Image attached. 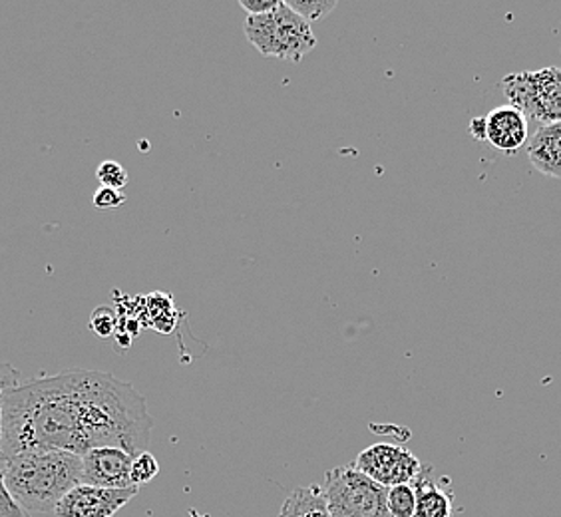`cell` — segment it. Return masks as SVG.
<instances>
[{
	"label": "cell",
	"mask_w": 561,
	"mask_h": 517,
	"mask_svg": "<svg viewBox=\"0 0 561 517\" xmlns=\"http://www.w3.org/2000/svg\"><path fill=\"white\" fill-rule=\"evenodd\" d=\"M287 7L291 9L302 21L317 22L329 16L336 9V0H285Z\"/></svg>",
	"instance_id": "cell-16"
},
{
	"label": "cell",
	"mask_w": 561,
	"mask_h": 517,
	"mask_svg": "<svg viewBox=\"0 0 561 517\" xmlns=\"http://www.w3.org/2000/svg\"><path fill=\"white\" fill-rule=\"evenodd\" d=\"M140 487L106 490L80 484L70 490L55 507L56 517H114L122 507L130 504Z\"/></svg>",
	"instance_id": "cell-6"
},
{
	"label": "cell",
	"mask_w": 561,
	"mask_h": 517,
	"mask_svg": "<svg viewBox=\"0 0 561 517\" xmlns=\"http://www.w3.org/2000/svg\"><path fill=\"white\" fill-rule=\"evenodd\" d=\"M528 158L538 172L561 180V124H543L531 136Z\"/></svg>",
	"instance_id": "cell-9"
},
{
	"label": "cell",
	"mask_w": 561,
	"mask_h": 517,
	"mask_svg": "<svg viewBox=\"0 0 561 517\" xmlns=\"http://www.w3.org/2000/svg\"><path fill=\"white\" fill-rule=\"evenodd\" d=\"M280 0H239V7L248 12V16H261L275 11Z\"/></svg>",
	"instance_id": "cell-21"
},
{
	"label": "cell",
	"mask_w": 561,
	"mask_h": 517,
	"mask_svg": "<svg viewBox=\"0 0 561 517\" xmlns=\"http://www.w3.org/2000/svg\"><path fill=\"white\" fill-rule=\"evenodd\" d=\"M353 466L387 490L394 485L411 484L424 470V463L409 448L387 443L365 448L356 456Z\"/></svg>",
	"instance_id": "cell-5"
},
{
	"label": "cell",
	"mask_w": 561,
	"mask_h": 517,
	"mask_svg": "<svg viewBox=\"0 0 561 517\" xmlns=\"http://www.w3.org/2000/svg\"><path fill=\"white\" fill-rule=\"evenodd\" d=\"M387 506L390 517H414L416 514V494L412 484H400L389 487Z\"/></svg>",
	"instance_id": "cell-15"
},
{
	"label": "cell",
	"mask_w": 561,
	"mask_h": 517,
	"mask_svg": "<svg viewBox=\"0 0 561 517\" xmlns=\"http://www.w3.org/2000/svg\"><path fill=\"white\" fill-rule=\"evenodd\" d=\"M431 472V468H424L421 475L411 482L416 494L414 517H453V496L432 480Z\"/></svg>",
	"instance_id": "cell-11"
},
{
	"label": "cell",
	"mask_w": 561,
	"mask_h": 517,
	"mask_svg": "<svg viewBox=\"0 0 561 517\" xmlns=\"http://www.w3.org/2000/svg\"><path fill=\"white\" fill-rule=\"evenodd\" d=\"M92 204L100 211H110V209H118L122 205L126 204V195L122 194V189H112V187H102L98 189Z\"/></svg>",
	"instance_id": "cell-20"
},
{
	"label": "cell",
	"mask_w": 561,
	"mask_h": 517,
	"mask_svg": "<svg viewBox=\"0 0 561 517\" xmlns=\"http://www.w3.org/2000/svg\"><path fill=\"white\" fill-rule=\"evenodd\" d=\"M502 90L510 108L518 110L526 118L536 119V87L534 72H518L502 80Z\"/></svg>",
	"instance_id": "cell-12"
},
{
	"label": "cell",
	"mask_w": 561,
	"mask_h": 517,
	"mask_svg": "<svg viewBox=\"0 0 561 517\" xmlns=\"http://www.w3.org/2000/svg\"><path fill=\"white\" fill-rule=\"evenodd\" d=\"M321 492L331 517H390L389 490L358 472L355 466L329 470Z\"/></svg>",
	"instance_id": "cell-4"
},
{
	"label": "cell",
	"mask_w": 561,
	"mask_h": 517,
	"mask_svg": "<svg viewBox=\"0 0 561 517\" xmlns=\"http://www.w3.org/2000/svg\"><path fill=\"white\" fill-rule=\"evenodd\" d=\"M131 462L134 456L122 448H94L82 456V484L106 490L134 487L130 475Z\"/></svg>",
	"instance_id": "cell-7"
},
{
	"label": "cell",
	"mask_w": 561,
	"mask_h": 517,
	"mask_svg": "<svg viewBox=\"0 0 561 517\" xmlns=\"http://www.w3.org/2000/svg\"><path fill=\"white\" fill-rule=\"evenodd\" d=\"M470 134L478 141H486V116H480L470 122Z\"/></svg>",
	"instance_id": "cell-22"
},
{
	"label": "cell",
	"mask_w": 561,
	"mask_h": 517,
	"mask_svg": "<svg viewBox=\"0 0 561 517\" xmlns=\"http://www.w3.org/2000/svg\"><path fill=\"white\" fill-rule=\"evenodd\" d=\"M245 36L260 55L291 62H299L317 46L311 24L297 16L285 0H280L275 11L248 16Z\"/></svg>",
	"instance_id": "cell-3"
},
{
	"label": "cell",
	"mask_w": 561,
	"mask_h": 517,
	"mask_svg": "<svg viewBox=\"0 0 561 517\" xmlns=\"http://www.w3.org/2000/svg\"><path fill=\"white\" fill-rule=\"evenodd\" d=\"M0 475L16 506L26 514H48L82 484V456L60 450L16 453L0 460Z\"/></svg>",
	"instance_id": "cell-2"
},
{
	"label": "cell",
	"mask_w": 561,
	"mask_h": 517,
	"mask_svg": "<svg viewBox=\"0 0 561 517\" xmlns=\"http://www.w3.org/2000/svg\"><path fill=\"white\" fill-rule=\"evenodd\" d=\"M153 418L130 382L75 368L31 378L2 397L0 460L33 450L84 453L114 446L134 458L148 452Z\"/></svg>",
	"instance_id": "cell-1"
},
{
	"label": "cell",
	"mask_w": 561,
	"mask_h": 517,
	"mask_svg": "<svg viewBox=\"0 0 561 517\" xmlns=\"http://www.w3.org/2000/svg\"><path fill=\"white\" fill-rule=\"evenodd\" d=\"M277 517H331L321 485H309L291 492Z\"/></svg>",
	"instance_id": "cell-13"
},
{
	"label": "cell",
	"mask_w": 561,
	"mask_h": 517,
	"mask_svg": "<svg viewBox=\"0 0 561 517\" xmlns=\"http://www.w3.org/2000/svg\"><path fill=\"white\" fill-rule=\"evenodd\" d=\"M160 474V463L156 456L150 452H141L134 458L131 462V484L140 487L144 484H150L156 475Z\"/></svg>",
	"instance_id": "cell-17"
},
{
	"label": "cell",
	"mask_w": 561,
	"mask_h": 517,
	"mask_svg": "<svg viewBox=\"0 0 561 517\" xmlns=\"http://www.w3.org/2000/svg\"><path fill=\"white\" fill-rule=\"evenodd\" d=\"M536 122L561 124V68L550 66L534 72Z\"/></svg>",
	"instance_id": "cell-10"
},
{
	"label": "cell",
	"mask_w": 561,
	"mask_h": 517,
	"mask_svg": "<svg viewBox=\"0 0 561 517\" xmlns=\"http://www.w3.org/2000/svg\"><path fill=\"white\" fill-rule=\"evenodd\" d=\"M96 177L102 187H112V189L126 187L128 180H130L128 170L122 163L114 162V160H106V162L100 163L96 170Z\"/></svg>",
	"instance_id": "cell-18"
},
{
	"label": "cell",
	"mask_w": 561,
	"mask_h": 517,
	"mask_svg": "<svg viewBox=\"0 0 561 517\" xmlns=\"http://www.w3.org/2000/svg\"><path fill=\"white\" fill-rule=\"evenodd\" d=\"M90 329L100 338H108L118 331V313L112 307H98L90 317Z\"/></svg>",
	"instance_id": "cell-19"
},
{
	"label": "cell",
	"mask_w": 561,
	"mask_h": 517,
	"mask_svg": "<svg viewBox=\"0 0 561 517\" xmlns=\"http://www.w3.org/2000/svg\"><path fill=\"white\" fill-rule=\"evenodd\" d=\"M486 141L506 153L518 151L528 143V118L507 104L492 110L486 116Z\"/></svg>",
	"instance_id": "cell-8"
},
{
	"label": "cell",
	"mask_w": 561,
	"mask_h": 517,
	"mask_svg": "<svg viewBox=\"0 0 561 517\" xmlns=\"http://www.w3.org/2000/svg\"><path fill=\"white\" fill-rule=\"evenodd\" d=\"M21 382V372L9 363H0V416H2V397L9 388L16 387ZM0 517H31L21 506H16L9 496L7 487L2 484L0 475Z\"/></svg>",
	"instance_id": "cell-14"
}]
</instances>
